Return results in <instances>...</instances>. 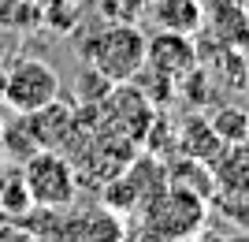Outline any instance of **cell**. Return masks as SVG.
I'll return each mask as SVG.
<instances>
[{"instance_id": "cell-1", "label": "cell", "mask_w": 249, "mask_h": 242, "mask_svg": "<svg viewBox=\"0 0 249 242\" xmlns=\"http://www.w3.org/2000/svg\"><path fill=\"white\" fill-rule=\"evenodd\" d=\"M82 60L108 82H134L145 67V30L138 22H108L101 19L82 37Z\"/></svg>"}, {"instance_id": "cell-14", "label": "cell", "mask_w": 249, "mask_h": 242, "mask_svg": "<svg viewBox=\"0 0 249 242\" xmlns=\"http://www.w3.org/2000/svg\"><path fill=\"white\" fill-rule=\"evenodd\" d=\"M208 123H212V130H216V138L223 142V146L249 138V112L242 105H219V108H212V112H208Z\"/></svg>"}, {"instance_id": "cell-25", "label": "cell", "mask_w": 249, "mask_h": 242, "mask_svg": "<svg viewBox=\"0 0 249 242\" xmlns=\"http://www.w3.org/2000/svg\"><path fill=\"white\" fill-rule=\"evenodd\" d=\"M0 56H4V49H0Z\"/></svg>"}, {"instance_id": "cell-6", "label": "cell", "mask_w": 249, "mask_h": 242, "mask_svg": "<svg viewBox=\"0 0 249 242\" xmlns=\"http://www.w3.org/2000/svg\"><path fill=\"white\" fill-rule=\"evenodd\" d=\"M201 26L212 41L227 49H249V11L242 8V0H201Z\"/></svg>"}, {"instance_id": "cell-15", "label": "cell", "mask_w": 249, "mask_h": 242, "mask_svg": "<svg viewBox=\"0 0 249 242\" xmlns=\"http://www.w3.org/2000/svg\"><path fill=\"white\" fill-rule=\"evenodd\" d=\"M0 149H4V157H8L11 164H22V160L37 149L30 127H26V116H15L11 123L4 119V127H0Z\"/></svg>"}, {"instance_id": "cell-10", "label": "cell", "mask_w": 249, "mask_h": 242, "mask_svg": "<svg viewBox=\"0 0 249 242\" xmlns=\"http://www.w3.org/2000/svg\"><path fill=\"white\" fill-rule=\"evenodd\" d=\"M145 15L156 30L197 34L201 30V0H145Z\"/></svg>"}, {"instance_id": "cell-18", "label": "cell", "mask_w": 249, "mask_h": 242, "mask_svg": "<svg viewBox=\"0 0 249 242\" xmlns=\"http://www.w3.org/2000/svg\"><path fill=\"white\" fill-rule=\"evenodd\" d=\"M126 242H171V239H164L160 231H153V227H145V223H138L134 231H126Z\"/></svg>"}, {"instance_id": "cell-20", "label": "cell", "mask_w": 249, "mask_h": 242, "mask_svg": "<svg viewBox=\"0 0 249 242\" xmlns=\"http://www.w3.org/2000/svg\"><path fill=\"white\" fill-rule=\"evenodd\" d=\"M4 82H8V63L0 56V105H4Z\"/></svg>"}, {"instance_id": "cell-3", "label": "cell", "mask_w": 249, "mask_h": 242, "mask_svg": "<svg viewBox=\"0 0 249 242\" xmlns=\"http://www.w3.org/2000/svg\"><path fill=\"white\" fill-rule=\"evenodd\" d=\"M63 82L60 71L52 67L41 56L22 53L15 60H8V82H4V105L15 112V116H30L37 108L60 101Z\"/></svg>"}, {"instance_id": "cell-2", "label": "cell", "mask_w": 249, "mask_h": 242, "mask_svg": "<svg viewBox=\"0 0 249 242\" xmlns=\"http://www.w3.org/2000/svg\"><path fill=\"white\" fill-rule=\"evenodd\" d=\"M22 183L30 194L34 209H67L78 190V175L67 153L60 149H34L22 160Z\"/></svg>"}, {"instance_id": "cell-23", "label": "cell", "mask_w": 249, "mask_h": 242, "mask_svg": "<svg viewBox=\"0 0 249 242\" xmlns=\"http://www.w3.org/2000/svg\"><path fill=\"white\" fill-rule=\"evenodd\" d=\"M242 8H246V11H249V0H242Z\"/></svg>"}, {"instance_id": "cell-4", "label": "cell", "mask_w": 249, "mask_h": 242, "mask_svg": "<svg viewBox=\"0 0 249 242\" xmlns=\"http://www.w3.org/2000/svg\"><path fill=\"white\" fill-rule=\"evenodd\" d=\"M138 216H142L145 227L160 231L164 239L182 242V239H190V235H197L201 227H205L208 201L201 198V194H194V190H182V186H171V183H167L156 198H149L145 205L138 209Z\"/></svg>"}, {"instance_id": "cell-22", "label": "cell", "mask_w": 249, "mask_h": 242, "mask_svg": "<svg viewBox=\"0 0 249 242\" xmlns=\"http://www.w3.org/2000/svg\"><path fill=\"white\" fill-rule=\"evenodd\" d=\"M246 78H249V49H246Z\"/></svg>"}, {"instance_id": "cell-12", "label": "cell", "mask_w": 249, "mask_h": 242, "mask_svg": "<svg viewBox=\"0 0 249 242\" xmlns=\"http://www.w3.org/2000/svg\"><path fill=\"white\" fill-rule=\"evenodd\" d=\"M74 242H126V223L112 209H93L74 220Z\"/></svg>"}, {"instance_id": "cell-7", "label": "cell", "mask_w": 249, "mask_h": 242, "mask_svg": "<svg viewBox=\"0 0 249 242\" xmlns=\"http://www.w3.org/2000/svg\"><path fill=\"white\" fill-rule=\"evenodd\" d=\"M212 41V37H208ZM197 67L208 74V82H212V90L216 86H223L227 93H238V90H246L249 78H246V53H238V49H227V45H197Z\"/></svg>"}, {"instance_id": "cell-5", "label": "cell", "mask_w": 249, "mask_h": 242, "mask_svg": "<svg viewBox=\"0 0 249 242\" xmlns=\"http://www.w3.org/2000/svg\"><path fill=\"white\" fill-rule=\"evenodd\" d=\"M145 67L178 82L190 67H197V41L194 34H175V30H156L145 37Z\"/></svg>"}, {"instance_id": "cell-16", "label": "cell", "mask_w": 249, "mask_h": 242, "mask_svg": "<svg viewBox=\"0 0 249 242\" xmlns=\"http://www.w3.org/2000/svg\"><path fill=\"white\" fill-rule=\"evenodd\" d=\"M93 8L108 22H138V15H145V0H93Z\"/></svg>"}, {"instance_id": "cell-19", "label": "cell", "mask_w": 249, "mask_h": 242, "mask_svg": "<svg viewBox=\"0 0 249 242\" xmlns=\"http://www.w3.org/2000/svg\"><path fill=\"white\" fill-rule=\"evenodd\" d=\"M182 242H227V239H223V235H212V231H205V227H201L197 235H190V239H182Z\"/></svg>"}, {"instance_id": "cell-24", "label": "cell", "mask_w": 249, "mask_h": 242, "mask_svg": "<svg viewBox=\"0 0 249 242\" xmlns=\"http://www.w3.org/2000/svg\"><path fill=\"white\" fill-rule=\"evenodd\" d=\"M0 127H4V112H0Z\"/></svg>"}, {"instance_id": "cell-17", "label": "cell", "mask_w": 249, "mask_h": 242, "mask_svg": "<svg viewBox=\"0 0 249 242\" xmlns=\"http://www.w3.org/2000/svg\"><path fill=\"white\" fill-rule=\"evenodd\" d=\"M0 242H41V239L15 220V223H0Z\"/></svg>"}, {"instance_id": "cell-11", "label": "cell", "mask_w": 249, "mask_h": 242, "mask_svg": "<svg viewBox=\"0 0 249 242\" xmlns=\"http://www.w3.org/2000/svg\"><path fill=\"white\" fill-rule=\"evenodd\" d=\"M164 171H167V183H171V186L194 190V194H201L205 201L216 194L212 164H205V160H194V157H182V153H175V157H167V160H164Z\"/></svg>"}, {"instance_id": "cell-13", "label": "cell", "mask_w": 249, "mask_h": 242, "mask_svg": "<svg viewBox=\"0 0 249 242\" xmlns=\"http://www.w3.org/2000/svg\"><path fill=\"white\" fill-rule=\"evenodd\" d=\"M30 194H26V183H22V164H11L4 160L0 164V212H8L19 220L22 212H30Z\"/></svg>"}, {"instance_id": "cell-21", "label": "cell", "mask_w": 249, "mask_h": 242, "mask_svg": "<svg viewBox=\"0 0 249 242\" xmlns=\"http://www.w3.org/2000/svg\"><path fill=\"white\" fill-rule=\"evenodd\" d=\"M227 242H249V227H242V235H234V239H227Z\"/></svg>"}, {"instance_id": "cell-9", "label": "cell", "mask_w": 249, "mask_h": 242, "mask_svg": "<svg viewBox=\"0 0 249 242\" xmlns=\"http://www.w3.org/2000/svg\"><path fill=\"white\" fill-rule=\"evenodd\" d=\"M212 179H216V190H223V194L249 198V138L219 149V157L212 160Z\"/></svg>"}, {"instance_id": "cell-8", "label": "cell", "mask_w": 249, "mask_h": 242, "mask_svg": "<svg viewBox=\"0 0 249 242\" xmlns=\"http://www.w3.org/2000/svg\"><path fill=\"white\" fill-rule=\"evenodd\" d=\"M219 149H223V142L216 138V130H212L205 112H190V116H182L175 123V153L212 164V160L219 157ZM175 153H171V157H175Z\"/></svg>"}]
</instances>
